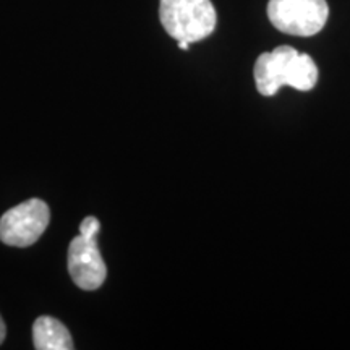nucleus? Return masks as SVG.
<instances>
[{"instance_id":"obj_9","label":"nucleus","mask_w":350,"mask_h":350,"mask_svg":"<svg viewBox=\"0 0 350 350\" xmlns=\"http://www.w3.org/2000/svg\"><path fill=\"white\" fill-rule=\"evenodd\" d=\"M178 47H180L182 51H188V49H190V42H187V41H178Z\"/></svg>"},{"instance_id":"obj_5","label":"nucleus","mask_w":350,"mask_h":350,"mask_svg":"<svg viewBox=\"0 0 350 350\" xmlns=\"http://www.w3.org/2000/svg\"><path fill=\"white\" fill-rule=\"evenodd\" d=\"M68 273L83 291H96L106 281L107 268L96 237L77 235L68 245Z\"/></svg>"},{"instance_id":"obj_8","label":"nucleus","mask_w":350,"mask_h":350,"mask_svg":"<svg viewBox=\"0 0 350 350\" xmlns=\"http://www.w3.org/2000/svg\"><path fill=\"white\" fill-rule=\"evenodd\" d=\"M5 336H7V327H5V323H3L2 317H0V344L3 342Z\"/></svg>"},{"instance_id":"obj_6","label":"nucleus","mask_w":350,"mask_h":350,"mask_svg":"<svg viewBox=\"0 0 350 350\" xmlns=\"http://www.w3.org/2000/svg\"><path fill=\"white\" fill-rule=\"evenodd\" d=\"M33 342L38 350L75 349L72 336L64 323L52 317H39L33 325Z\"/></svg>"},{"instance_id":"obj_3","label":"nucleus","mask_w":350,"mask_h":350,"mask_svg":"<svg viewBox=\"0 0 350 350\" xmlns=\"http://www.w3.org/2000/svg\"><path fill=\"white\" fill-rule=\"evenodd\" d=\"M329 7L326 0H269L268 18L275 29L292 36H314L325 28Z\"/></svg>"},{"instance_id":"obj_1","label":"nucleus","mask_w":350,"mask_h":350,"mask_svg":"<svg viewBox=\"0 0 350 350\" xmlns=\"http://www.w3.org/2000/svg\"><path fill=\"white\" fill-rule=\"evenodd\" d=\"M253 75L258 93L271 98L282 86L312 91L318 81V67L308 54L291 46H279L258 57Z\"/></svg>"},{"instance_id":"obj_4","label":"nucleus","mask_w":350,"mask_h":350,"mask_svg":"<svg viewBox=\"0 0 350 350\" xmlns=\"http://www.w3.org/2000/svg\"><path fill=\"white\" fill-rule=\"evenodd\" d=\"M49 221V206L42 200L31 198L0 217V240L8 247H31L47 229Z\"/></svg>"},{"instance_id":"obj_2","label":"nucleus","mask_w":350,"mask_h":350,"mask_svg":"<svg viewBox=\"0 0 350 350\" xmlns=\"http://www.w3.org/2000/svg\"><path fill=\"white\" fill-rule=\"evenodd\" d=\"M159 18L169 36L177 42L203 41L217 25L211 0H161Z\"/></svg>"},{"instance_id":"obj_7","label":"nucleus","mask_w":350,"mask_h":350,"mask_svg":"<svg viewBox=\"0 0 350 350\" xmlns=\"http://www.w3.org/2000/svg\"><path fill=\"white\" fill-rule=\"evenodd\" d=\"M99 230H100V224L94 216H88L81 221V224H80L81 235H86V237H98Z\"/></svg>"}]
</instances>
